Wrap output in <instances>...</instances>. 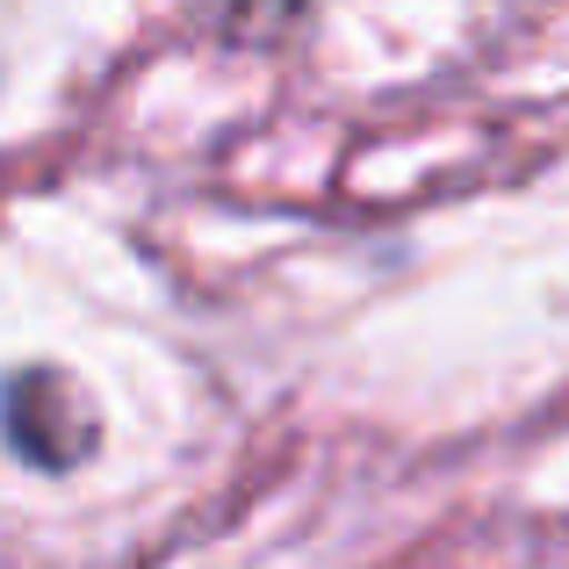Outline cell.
<instances>
[{
	"mask_svg": "<svg viewBox=\"0 0 569 569\" xmlns=\"http://www.w3.org/2000/svg\"><path fill=\"white\" fill-rule=\"evenodd\" d=\"M0 432L29 469H80L101 440L80 382L58 376V368H22V376L0 382Z\"/></svg>",
	"mask_w": 569,
	"mask_h": 569,
	"instance_id": "cell-1",
	"label": "cell"
}]
</instances>
